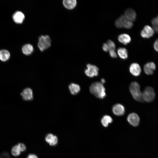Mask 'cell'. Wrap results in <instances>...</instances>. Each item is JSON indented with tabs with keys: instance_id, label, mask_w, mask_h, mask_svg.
<instances>
[{
	"instance_id": "cell-1",
	"label": "cell",
	"mask_w": 158,
	"mask_h": 158,
	"mask_svg": "<svg viewBox=\"0 0 158 158\" xmlns=\"http://www.w3.org/2000/svg\"><path fill=\"white\" fill-rule=\"evenodd\" d=\"M90 90L91 93L99 98L103 99L106 96L105 89L101 82L93 83L90 85Z\"/></svg>"
},
{
	"instance_id": "cell-2",
	"label": "cell",
	"mask_w": 158,
	"mask_h": 158,
	"mask_svg": "<svg viewBox=\"0 0 158 158\" xmlns=\"http://www.w3.org/2000/svg\"><path fill=\"white\" fill-rule=\"evenodd\" d=\"M130 92L133 98L136 101L142 102V93L140 90V86L137 82H133L130 84L129 87Z\"/></svg>"
},
{
	"instance_id": "cell-3",
	"label": "cell",
	"mask_w": 158,
	"mask_h": 158,
	"mask_svg": "<svg viewBox=\"0 0 158 158\" xmlns=\"http://www.w3.org/2000/svg\"><path fill=\"white\" fill-rule=\"evenodd\" d=\"M51 44V40L48 35H42L39 38L38 47L41 51L49 48Z\"/></svg>"
},
{
	"instance_id": "cell-4",
	"label": "cell",
	"mask_w": 158,
	"mask_h": 158,
	"mask_svg": "<svg viewBox=\"0 0 158 158\" xmlns=\"http://www.w3.org/2000/svg\"><path fill=\"white\" fill-rule=\"evenodd\" d=\"M115 24L118 28L130 29L133 26L132 22L127 19L124 15H122L115 21Z\"/></svg>"
},
{
	"instance_id": "cell-5",
	"label": "cell",
	"mask_w": 158,
	"mask_h": 158,
	"mask_svg": "<svg viewBox=\"0 0 158 158\" xmlns=\"http://www.w3.org/2000/svg\"><path fill=\"white\" fill-rule=\"evenodd\" d=\"M142 93L143 101L150 102L153 101L155 98V95L154 91L151 87H146Z\"/></svg>"
},
{
	"instance_id": "cell-6",
	"label": "cell",
	"mask_w": 158,
	"mask_h": 158,
	"mask_svg": "<svg viewBox=\"0 0 158 158\" xmlns=\"http://www.w3.org/2000/svg\"><path fill=\"white\" fill-rule=\"evenodd\" d=\"M87 68L85 70V73L87 76L92 78L97 76L98 75L99 69L97 66L90 64H87Z\"/></svg>"
},
{
	"instance_id": "cell-7",
	"label": "cell",
	"mask_w": 158,
	"mask_h": 158,
	"mask_svg": "<svg viewBox=\"0 0 158 158\" xmlns=\"http://www.w3.org/2000/svg\"><path fill=\"white\" fill-rule=\"evenodd\" d=\"M154 33V31L151 26L145 25L141 31L140 35L144 38H148L152 36Z\"/></svg>"
},
{
	"instance_id": "cell-8",
	"label": "cell",
	"mask_w": 158,
	"mask_h": 158,
	"mask_svg": "<svg viewBox=\"0 0 158 158\" xmlns=\"http://www.w3.org/2000/svg\"><path fill=\"white\" fill-rule=\"evenodd\" d=\"M127 120L128 123L134 126H138L140 123V118L136 113H132L128 116Z\"/></svg>"
},
{
	"instance_id": "cell-9",
	"label": "cell",
	"mask_w": 158,
	"mask_h": 158,
	"mask_svg": "<svg viewBox=\"0 0 158 158\" xmlns=\"http://www.w3.org/2000/svg\"><path fill=\"white\" fill-rule=\"evenodd\" d=\"M20 95L22 99L26 101L32 100L33 99V92L30 88L25 89L21 92Z\"/></svg>"
},
{
	"instance_id": "cell-10",
	"label": "cell",
	"mask_w": 158,
	"mask_h": 158,
	"mask_svg": "<svg viewBox=\"0 0 158 158\" xmlns=\"http://www.w3.org/2000/svg\"><path fill=\"white\" fill-rule=\"evenodd\" d=\"M12 18L15 23L17 24H21L23 22L25 18V16L22 12L17 11L13 13Z\"/></svg>"
},
{
	"instance_id": "cell-11",
	"label": "cell",
	"mask_w": 158,
	"mask_h": 158,
	"mask_svg": "<svg viewBox=\"0 0 158 158\" xmlns=\"http://www.w3.org/2000/svg\"><path fill=\"white\" fill-rule=\"evenodd\" d=\"M112 111L115 115L121 116L123 115L125 113V109L123 105L119 104H117L113 106Z\"/></svg>"
},
{
	"instance_id": "cell-12",
	"label": "cell",
	"mask_w": 158,
	"mask_h": 158,
	"mask_svg": "<svg viewBox=\"0 0 158 158\" xmlns=\"http://www.w3.org/2000/svg\"><path fill=\"white\" fill-rule=\"evenodd\" d=\"M129 71L133 75H139L141 72V69L139 65L137 63H133L130 66Z\"/></svg>"
},
{
	"instance_id": "cell-13",
	"label": "cell",
	"mask_w": 158,
	"mask_h": 158,
	"mask_svg": "<svg viewBox=\"0 0 158 158\" xmlns=\"http://www.w3.org/2000/svg\"><path fill=\"white\" fill-rule=\"evenodd\" d=\"M156 68L155 64L153 62H150L145 64L144 66V70L145 73L150 75L153 74Z\"/></svg>"
},
{
	"instance_id": "cell-14",
	"label": "cell",
	"mask_w": 158,
	"mask_h": 158,
	"mask_svg": "<svg viewBox=\"0 0 158 158\" xmlns=\"http://www.w3.org/2000/svg\"><path fill=\"white\" fill-rule=\"evenodd\" d=\"M124 16L127 19L132 22L134 21L136 18V14L135 11L131 8H128L126 10Z\"/></svg>"
},
{
	"instance_id": "cell-15",
	"label": "cell",
	"mask_w": 158,
	"mask_h": 158,
	"mask_svg": "<svg viewBox=\"0 0 158 158\" xmlns=\"http://www.w3.org/2000/svg\"><path fill=\"white\" fill-rule=\"evenodd\" d=\"M46 141L50 145L54 146L58 142V138L57 136L52 134H48L45 138Z\"/></svg>"
},
{
	"instance_id": "cell-16",
	"label": "cell",
	"mask_w": 158,
	"mask_h": 158,
	"mask_svg": "<svg viewBox=\"0 0 158 158\" xmlns=\"http://www.w3.org/2000/svg\"><path fill=\"white\" fill-rule=\"evenodd\" d=\"M118 40L121 43L126 45L130 42L131 38L128 34L125 33L120 35L118 37Z\"/></svg>"
},
{
	"instance_id": "cell-17",
	"label": "cell",
	"mask_w": 158,
	"mask_h": 158,
	"mask_svg": "<svg viewBox=\"0 0 158 158\" xmlns=\"http://www.w3.org/2000/svg\"><path fill=\"white\" fill-rule=\"evenodd\" d=\"M77 1L76 0H63V4L65 8L71 10L74 8L76 6Z\"/></svg>"
},
{
	"instance_id": "cell-18",
	"label": "cell",
	"mask_w": 158,
	"mask_h": 158,
	"mask_svg": "<svg viewBox=\"0 0 158 158\" xmlns=\"http://www.w3.org/2000/svg\"><path fill=\"white\" fill-rule=\"evenodd\" d=\"M22 51L25 55H28L32 53L34 51L33 46L30 44H25L22 47Z\"/></svg>"
},
{
	"instance_id": "cell-19",
	"label": "cell",
	"mask_w": 158,
	"mask_h": 158,
	"mask_svg": "<svg viewBox=\"0 0 158 158\" xmlns=\"http://www.w3.org/2000/svg\"><path fill=\"white\" fill-rule=\"evenodd\" d=\"M10 57L9 52L6 49L0 50V60L3 62L8 61Z\"/></svg>"
},
{
	"instance_id": "cell-20",
	"label": "cell",
	"mask_w": 158,
	"mask_h": 158,
	"mask_svg": "<svg viewBox=\"0 0 158 158\" xmlns=\"http://www.w3.org/2000/svg\"><path fill=\"white\" fill-rule=\"evenodd\" d=\"M69 89L71 94L73 95L77 94L80 90V86L74 83H72L69 85Z\"/></svg>"
},
{
	"instance_id": "cell-21",
	"label": "cell",
	"mask_w": 158,
	"mask_h": 158,
	"mask_svg": "<svg viewBox=\"0 0 158 158\" xmlns=\"http://www.w3.org/2000/svg\"><path fill=\"white\" fill-rule=\"evenodd\" d=\"M118 54L120 58L123 59L128 57V52L127 49L125 48L120 47L117 50Z\"/></svg>"
},
{
	"instance_id": "cell-22",
	"label": "cell",
	"mask_w": 158,
	"mask_h": 158,
	"mask_svg": "<svg viewBox=\"0 0 158 158\" xmlns=\"http://www.w3.org/2000/svg\"><path fill=\"white\" fill-rule=\"evenodd\" d=\"M112 121L113 120L111 117L107 115L104 116L101 120V123L104 127H107L109 124L111 123Z\"/></svg>"
},
{
	"instance_id": "cell-23",
	"label": "cell",
	"mask_w": 158,
	"mask_h": 158,
	"mask_svg": "<svg viewBox=\"0 0 158 158\" xmlns=\"http://www.w3.org/2000/svg\"><path fill=\"white\" fill-rule=\"evenodd\" d=\"M21 152L17 145L14 146L11 149V153L14 156L17 157L20 155Z\"/></svg>"
},
{
	"instance_id": "cell-24",
	"label": "cell",
	"mask_w": 158,
	"mask_h": 158,
	"mask_svg": "<svg viewBox=\"0 0 158 158\" xmlns=\"http://www.w3.org/2000/svg\"><path fill=\"white\" fill-rule=\"evenodd\" d=\"M151 23L152 24V29L154 31L157 33L158 32V17L157 16L152 19L151 21Z\"/></svg>"
},
{
	"instance_id": "cell-25",
	"label": "cell",
	"mask_w": 158,
	"mask_h": 158,
	"mask_svg": "<svg viewBox=\"0 0 158 158\" xmlns=\"http://www.w3.org/2000/svg\"><path fill=\"white\" fill-rule=\"evenodd\" d=\"M107 44L109 47V50L110 49L115 50L116 46L112 40H108L107 42Z\"/></svg>"
},
{
	"instance_id": "cell-26",
	"label": "cell",
	"mask_w": 158,
	"mask_h": 158,
	"mask_svg": "<svg viewBox=\"0 0 158 158\" xmlns=\"http://www.w3.org/2000/svg\"><path fill=\"white\" fill-rule=\"evenodd\" d=\"M17 145L21 152H24L26 150V146L23 143H19Z\"/></svg>"
},
{
	"instance_id": "cell-27",
	"label": "cell",
	"mask_w": 158,
	"mask_h": 158,
	"mask_svg": "<svg viewBox=\"0 0 158 158\" xmlns=\"http://www.w3.org/2000/svg\"><path fill=\"white\" fill-rule=\"evenodd\" d=\"M115 50L114 49L109 50L110 55L113 58H116L117 57V55Z\"/></svg>"
},
{
	"instance_id": "cell-28",
	"label": "cell",
	"mask_w": 158,
	"mask_h": 158,
	"mask_svg": "<svg viewBox=\"0 0 158 158\" xmlns=\"http://www.w3.org/2000/svg\"><path fill=\"white\" fill-rule=\"evenodd\" d=\"M0 158H11V157L8 153L4 152L0 155Z\"/></svg>"
},
{
	"instance_id": "cell-29",
	"label": "cell",
	"mask_w": 158,
	"mask_h": 158,
	"mask_svg": "<svg viewBox=\"0 0 158 158\" xmlns=\"http://www.w3.org/2000/svg\"><path fill=\"white\" fill-rule=\"evenodd\" d=\"M102 48L104 51H108L109 50V47L107 44L104 43L103 44Z\"/></svg>"
},
{
	"instance_id": "cell-30",
	"label": "cell",
	"mask_w": 158,
	"mask_h": 158,
	"mask_svg": "<svg viewBox=\"0 0 158 158\" xmlns=\"http://www.w3.org/2000/svg\"><path fill=\"white\" fill-rule=\"evenodd\" d=\"M158 39H157L155 41L154 43V47L155 50L157 51H158Z\"/></svg>"
},
{
	"instance_id": "cell-31",
	"label": "cell",
	"mask_w": 158,
	"mask_h": 158,
	"mask_svg": "<svg viewBox=\"0 0 158 158\" xmlns=\"http://www.w3.org/2000/svg\"><path fill=\"white\" fill-rule=\"evenodd\" d=\"M26 158H38V157L35 154H30L27 156Z\"/></svg>"
},
{
	"instance_id": "cell-32",
	"label": "cell",
	"mask_w": 158,
	"mask_h": 158,
	"mask_svg": "<svg viewBox=\"0 0 158 158\" xmlns=\"http://www.w3.org/2000/svg\"><path fill=\"white\" fill-rule=\"evenodd\" d=\"M101 83H102V84L104 83L105 82V80L103 78H102V79H101Z\"/></svg>"
}]
</instances>
